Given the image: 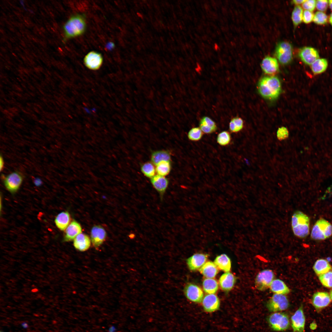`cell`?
<instances>
[{"label":"cell","instance_id":"3","mask_svg":"<svg viewBox=\"0 0 332 332\" xmlns=\"http://www.w3.org/2000/svg\"><path fill=\"white\" fill-rule=\"evenodd\" d=\"M291 225L294 234L299 238H305L309 233L310 219L302 212L297 211L291 218Z\"/></svg>","mask_w":332,"mask_h":332},{"label":"cell","instance_id":"6","mask_svg":"<svg viewBox=\"0 0 332 332\" xmlns=\"http://www.w3.org/2000/svg\"><path fill=\"white\" fill-rule=\"evenodd\" d=\"M275 53L279 61L282 64H289L292 60V46L288 42H282L279 43L276 46Z\"/></svg>","mask_w":332,"mask_h":332},{"label":"cell","instance_id":"7","mask_svg":"<svg viewBox=\"0 0 332 332\" xmlns=\"http://www.w3.org/2000/svg\"><path fill=\"white\" fill-rule=\"evenodd\" d=\"M1 177L5 187L12 193L18 191L23 180L22 175L18 171L12 172L6 176L2 174Z\"/></svg>","mask_w":332,"mask_h":332},{"label":"cell","instance_id":"35","mask_svg":"<svg viewBox=\"0 0 332 332\" xmlns=\"http://www.w3.org/2000/svg\"><path fill=\"white\" fill-rule=\"evenodd\" d=\"M243 127V120L240 117H236L233 118L229 124L230 130L231 132H237L241 131Z\"/></svg>","mask_w":332,"mask_h":332},{"label":"cell","instance_id":"45","mask_svg":"<svg viewBox=\"0 0 332 332\" xmlns=\"http://www.w3.org/2000/svg\"><path fill=\"white\" fill-rule=\"evenodd\" d=\"M108 332H116L117 328L116 326L114 325L110 326L108 329Z\"/></svg>","mask_w":332,"mask_h":332},{"label":"cell","instance_id":"1","mask_svg":"<svg viewBox=\"0 0 332 332\" xmlns=\"http://www.w3.org/2000/svg\"><path fill=\"white\" fill-rule=\"evenodd\" d=\"M259 93L264 98L274 100L278 98L281 91V86L278 78L274 76L265 77L258 85Z\"/></svg>","mask_w":332,"mask_h":332},{"label":"cell","instance_id":"5","mask_svg":"<svg viewBox=\"0 0 332 332\" xmlns=\"http://www.w3.org/2000/svg\"><path fill=\"white\" fill-rule=\"evenodd\" d=\"M270 327L276 331H283L287 329L290 326L289 319L286 314L276 312L269 315L267 318Z\"/></svg>","mask_w":332,"mask_h":332},{"label":"cell","instance_id":"9","mask_svg":"<svg viewBox=\"0 0 332 332\" xmlns=\"http://www.w3.org/2000/svg\"><path fill=\"white\" fill-rule=\"evenodd\" d=\"M275 275L273 272L270 269H265L259 272L255 280L256 288L260 291L266 290L274 280Z\"/></svg>","mask_w":332,"mask_h":332},{"label":"cell","instance_id":"51","mask_svg":"<svg viewBox=\"0 0 332 332\" xmlns=\"http://www.w3.org/2000/svg\"></svg>","mask_w":332,"mask_h":332},{"label":"cell","instance_id":"30","mask_svg":"<svg viewBox=\"0 0 332 332\" xmlns=\"http://www.w3.org/2000/svg\"><path fill=\"white\" fill-rule=\"evenodd\" d=\"M327 66V60L325 58H320L316 60L311 65V68L313 73L316 75L324 72Z\"/></svg>","mask_w":332,"mask_h":332},{"label":"cell","instance_id":"12","mask_svg":"<svg viewBox=\"0 0 332 332\" xmlns=\"http://www.w3.org/2000/svg\"><path fill=\"white\" fill-rule=\"evenodd\" d=\"M293 332H304L305 318L303 305H301L291 318Z\"/></svg>","mask_w":332,"mask_h":332},{"label":"cell","instance_id":"34","mask_svg":"<svg viewBox=\"0 0 332 332\" xmlns=\"http://www.w3.org/2000/svg\"><path fill=\"white\" fill-rule=\"evenodd\" d=\"M303 10L299 6H295L292 13L291 18L295 27L300 24L303 20Z\"/></svg>","mask_w":332,"mask_h":332},{"label":"cell","instance_id":"20","mask_svg":"<svg viewBox=\"0 0 332 332\" xmlns=\"http://www.w3.org/2000/svg\"><path fill=\"white\" fill-rule=\"evenodd\" d=\"M207 259L205 255L196 254L187 259V263L190 270L195 271L201 267L206 263Z\"/></svg>","mask_w":332,"mask_h":332},{"label":"cell","instance_id":"47","mask_svg":"<svg viewBox=\"0 0 332 332\" xmlns=\"http://www.w3.org/2000/svg\"><path fill=\"white\" fill-rule=\"evenodd\" d=\"M34 183L37 185H39L42 183L41 180L39 178H36L34 180Z\"/></svg>","mask_w":332,"mask_h":332},{"label":"cell","instance_id":"10","mask_svg":"<svg viewBox=\"0 0 332 332\" xmlns=\"http://www.w3.org/2000/svg\"><path fill=\"white\" fill-rule=\"evenodd\" d=\"M331 302V299L328 293L324 291H318L313 295L311 302L317 311H320L328 306Z\"/></svg>","mask_w":332,"mask_h":332},{"label":"cell","instance_id":"33","mask_svg":"<svg viewBox=\"0 0 332 332\" xmlns=\"http://www.w3.org/2000/svg\"><path fill=\"white\" fill-rule=\"evenodd\" d=\"M151 162H146L141 166L140 170L142 173L146 177L151 178L155 175L156 168Z\"/></svg>","mask_w":332,"mask_h":332},{"label":"cell","instance_id":"36","mask_svg":"<svg viewBox=\"0 0 332 332\" xmlns=\"http://www.w3.org/2000/svg\"><path fill=\"white\" fill-rule=\"evenodd\" d=\"M318 279L324 287L332 288V270L318 275Z\"/></svg>","mask_w":332,"mask_h":332},{"label":"cell","instance_id":"38","mask_svg":"<svg viewBox=\"0 0 332 332\" xmlns=\"http://www.w3.org/2000/svg\"><path fill=\"white\" fill-rule=\"evenodd\" d=\"M203 133L200 128L194 127L188 132V136L191 140L196 141L200 140L202 137Z\"/></svg>","mask_w":332,"mask_h":332},{"label":"cell","instance_id":"23","mask_svg":"<svg viewBox=\"0 0 332 332\" xmlns=\"http://www.w3.org/2000/svg\"><path fill=\"white\" fill-rule=\"evenodd\" d=\"M199 127L202 132L206 134L213 133L217 129L215 122L208 117H204L201 119Z\"/></svg>","mask_w":332,"mask_h":332},{"label":"cell","instance_id":"27","mask_svg":"<svg viewBox=\"0 0 332 332\" xmlns=\"http://www.w3.org/2000/svg\"><path fill=\"white\" fill-rule=\"evenodd\" d=\"M151 162L155 165L163 161H170L171 156L170 152L167 150H160L155 151L152 153L151 156Z\"/></svg>","mask_w":332,"mask_h":332},{"label":"cell","instance_id":"13","mask_svg":"<svg viewBox=\"0 0 332 332\" xmlns=\"http://www.w3.org/2000/svg\"><path fill=\"white\" fill-rule=\"evenodd\" d=\"M184 292L186 298L192 302L200 303L202 301L203 292L200 287L195 284H187L184 287Z\"/></svg>","mask_w":332,"mask_h":332},{"label":"cell","instance_id":"21","mask_svg":"<svg viewBox=\"0 0 332 332\" xmlns=\"http://www.w3.org/2000/svg\"><path fill=\"white\" fill-rule=\"evenodd\" d=\"M91 245V240L87 235L80 233L73 240V245L77 250L84 251L88 250Z\"/></svg>","mask_w":332,"mask_h":332},{"label":"cell","instance_id":"44","mask_svg":"<svg viewBox=\"0 0 332 332\" xmlns=\"http://www.w3.org/2000/svg\"><path fill=\"white\" fill-rule=\"evenodd\" d=\"M4 161L3 157L2 155L0 157V170L1 171H2L4 167Z\"/></svg>","mask_w":332,"mask_h":332},{"label":"cell","instance_id":"24","mask_svg":"<svg viewBox=\"0 0 332 332\" xmlns=\"http://www.w3.org/2000/svg\"><path fill=\"white\" fill-rule=\"evenodd\" d=\"M271 290L275 294L285 295L290 292V290L285 283L281 279H274L270 287Z\"/></svg>","mask_w":332,"mask_h":332},{"label":"cell","instance_id":"2","mask_svg":"<svg viewBox=\"0 0 332 332\" xmlns=\"http://www.w3.org/2000/svg\"><path fill=\"white\" fill-rule=\"evenodd\" d=\"M63 28L64 41L81 35L85 32L86 28L84 15L77 14L72 16L65 24Z\"/></svg>","mask_w":332,"mask_h":332},{"label":"cell","instance_id":"15","mask_svg":"<svg viewBox=\"0 0 332 332\" xmlns=\"http://www.w3.org/2000/svg\"><path fill=\"white\" fill-rule=\"evenodd\" d=\"M298 56L302 61L308 65H311L319 58L317 50L310 47H305L301 49L298 53Z\"/></svg>","mask_w":332,"mask_h":332},{"label":"cell","instance_id":"28","mask_svg":"<svg viewBox=\"0 0 332 332\" xmlns=\"http://www.w3.org/2000/svg\"><path fill=\"white\" fill-rule=\"evenodd\" d=\"M70 220L69 213L67 211L61 212L56 216L54 222L57 227L61 231H64L69 225Z\"/></svg>","mask_w":332,"mask_h":332},{"label":"cell","instance_id":"14","mask_svg":"<svg viewBox=\"0 0 332 332\" xmlns=\"http://www.w3.org/2000/svg\"><path fill=\"white\" fill-rule=\"evenodd\" d=\"M106 235V231L100 225L93 226L91 230V240L94 247L98 248L105 240Z\"/></svg>","mask_w":332,"mask_h":332},{"label":"cell","instance_id":"4","mask_svg":"<svg viewBox=\"0 0 332 332\" xmlns=\"http://www.w3.org/2000/svg\"><path fill=\"white\" fill-rule=\"evenodd\" d=\"M332 235V225L326 220L321 219L313 226L311 237L315 240H322L330 237Z\"/></svg>","mask_w":332,"mask_h":332},{"label":"cell","instance_id":"46","mask_svg":"<svg viewBox=\"0 0 332 332\" xmlns=\"http://www.w3.org/2000/svg\"><path fill=\"white\" fill-rule=\"evenodd\" d=\"M305 1V0H294L292 1V3L295 5H299L303 3Z\"/></svg>","mask_w":332,"mask_h":332},{"label":"cell","instance_id":"19","mask_svg":"<svg viewBox=\"0 0 332 332\" xmlns=\"http://www.w3.org/2000/svg\"><path fill=\"white\" fill-rule=\"evenodd\" d=\"M81 232V225L76 221L73 220L65 229L63 241L68 242L74 240Z\"/></svg>","mask_w":332,"mask_h":332},{"label":"cell","instance_id":"48","mask_svg":"<svg viewBox=\"0 0 332 332\" xmlns=\"http://www.w3.org/2000/svg\"><path fill=\"white\" fill-rule=\"evenodd\" d=\"M328 2L330 7L331 10H332V0H329Z\"/></svg>","mask_w":332,"mask_h":332},{"label":"cell","instance_id":"18","mask_svg":"<svg viewBox=\"0 0 332 332\" xmlns=\"http://www.w3.org/2000/svg\"><path fill=\"white\" fill-rule=\"evenodd\" d=\"M153 187L158 192L162 198L168 185L169 181L165 176L155 175L150 179Z\"/></svg>","mask_w":332,"mask_h":332},{"label":"cell","instance_id":"39","mask_svg":"<svg viewBox=\"0 0 332 332\" xmlns=\"http://www.w3.org/2000/svg\"><path fill=\"white\" fill-rule=\"evenodd\" d=\"M328 17L324 12L320 11H317L314 15L313 22L318 25L326 24L327 22Z\"/></svg>","mask_w":332,"mask_h":332},{"label":"cell","instance_id":"22","mask_svg":"<svg viewBox=\"0 0 332 332\" xmlns=\"http://www.w3.org/2000/svg\"><path fill=\"white\" fill-rule=\"evenodd\" d=\"M219 281L221 289L224 291H228L233 287L235 278L233 274L228 272L223 274L220 276Z\"/></svg>","mask_w":332,"mask_h":332},{"label":"cell","instance_id":"49","mask_svg":"<svg viewBox=\"0 0 332 332\" xmlns=\"http://www.w3.org/2000/svg\"><path fill=\"white\" fill-rule=\"evenodd\" d=\"M329 21L330 24L332 26V13L330 14Z\"/></svg>","mask_w":332,"mask_h":332},{"label":"cell","instance_id":"29","mask_svg":"<svg viewBox=\"0 0 332 332\" xmlns=\"http://www.w3.org/2000/svg\"><path fill=\"white\" fill-rule=\"evenodd\" d=\"M214 263L219 269L225 272H228L230 270V259L225 254H223L217 256L214 260Z\"/></svg>","mask_w":332,"mask_h":332},{"label":"cell","instance_id":"17","mask_svg":"<svg viewBox=\"0 0 332 332\" xmlns=\"http://www.w3.org/2000/svg\"><path fill=\"white\" fill-rule=\"evenodd\" d=\"M261 67L263 71L268 74H274L279 70L277 60L275 58L269 56L263 58L261 63Z\"/></svg>","mask_w":332,"mask_h":332},{"label":"cell","instance_id":"37","mask_svg":"<svg viewBox=\"0 0 332 332\" xmlns=\"http://www.w3.org/2000/svg\"><path fill=\"white\" fill-rule=\"evenodd\" d=\"M231 140V136L230 133L227 131H223L218 135L217 141V143L222 146H226L228 144Z\"/></svg>","mask_w":332,"mask_h":332},{"label":"cell","instance_id":"42","mask_svg":"<svg viewBox=\"0 0 332 332\" xmlns=\"http://www.w3.org/2000/svg\"><path fill=\"white\" fill-rule=\"evenodd\" d=\"M328 1L326 0H318L316 1V7L320 11L326 10L328 5Z\"/></svg>","mask_w":332,"mask_h":332},{"label":"cell","instance_id":"8","mask_svg":"<svg viewBox=\"0 0 332 332\" xmlns=\"http://www.w3.org/2000/svg\"><path fill=\"white\" fill-rule=\"evenodd\" d=\"M290 305L287 296L284 294H274L268 301L266 306L271 312H276L287 309Z\"/></svg>","mask_w":332,"mask_h":332},{"label":"cell","instance_id":"16","mask_svg":"<svg viewBox=\"0 0 332 332\" xmlns=\"http://www.w3.org/2000/svg\"><path fill=\"white\" fill-rule=\"evenodd\" d=\"M202 305L204 311L212 312L218 310L220 306V301L217 296L214 294L206 295L202 300Z\"/></svg>","mask_w":332,"mask_h":332},{"label":"cell","instance_id":"32","mask_svg":"<svg viewBox=\"0 0 332 332\" xmlns=\"http://www.w3.org/2000/svg\"><path fill=\"white\" fill-rule=\"evenodd\" d=\"M171 165L170 161H163L156 165V171L157 175L165 176L170 172Z\"/></svg>","mask_w":332,"mask_h":332},{"label":"cell","instance_id":"11","mask_svg":"<svg viewBox=\"0 0 332 332\" xmlns=\"http://www.w3.org/2000/svg\"><path fill=\"white\" fill-rule=\"evenodd\" d=\"M103 61V59L101 54L94 51L89 53L84 59V63L85 66L89 69L93 70L100 69Z\"/></svg>","mask_w":332,"mask_h":332},{"label":"cell","instance_id":"31","mask_svg":"<svg viewBox=\"0 0 332 332\" xmlns=\"http://www.w3.org/2000/svg\"><path fill=\"white\" fill-rule=\"evenodd\" d=\"M203 288L204 291L208 294H214L217 291L218 284L217 281L211 278L204 279L203 283Z\"/></svg>","mask_w":332,"mask_h":332},{"label":"cell","instance_id":"43","mask_svg":"<svg viewBox=\"0 0 332 332\" xmlns=\"http://www.w3.org/2000/svg\"><path fill=\"white\" fill-rule=\"evenodd\" d=\"M314 17V14L312 12L305 10L303 12V20L305 23H309L313 20Z\"/></svg>","mask_w":332,"mask_h":332},{"label":"cell","instance_id":"50","mask_svg":"<svg viewBox=\"0 0 332 332\" xmlns=\"http://www.w3.org/2000/svg\"><path fill=\"white\" fill-rule=\"evenodd\" d=\"M330 299H331V300L332 301V290H330Z\"/></svg>","mask_w":332,"mask_h":332},{"label":"cell","instance_id":"41","mask_svg":"<svg viewBox=\"0 0 332 332\" xmlns=\"http://www.w3.org/2000/svg\"><path fill=\"white\" fill-rule=\"evenodd\" d=\"M316 1L315 0H308L302 3V7L305 10L311 12L314 10L316 6Z\"/></svg>","mask_w":332,"mask_h":332},{"label":"cell","instance_id":"26","mask_svg":"<svg viewBox=\"0 0 332 332\" xmlns=\"http://www.w3.org/2000/svg\"><path fill=\"white\" fill-rule=\"evenodd\" d=\"M200 273L208 278L215 277L218 272V270L215 264L211 261L206 262L200 268Z\"/></svg>","mask_w":332,"mask_h":332},{"label":"cell","instance_id":"25","mask_svg":"<svg viewBox=\"0 0 332 332\" xmlns=\"http://www.w3.org/2000/svg\"><path fill=\"white\" fill-rule=\"evenodd\" d=\"M313 268L315 274L318 275L332 270V267L329 262L323 259L317 260L315 262Z\"/></svg>","mask_w":332,"mask_h":332},{"label":"cell","instance_id":"40","mask_svg":"<svg viewBox=\"0 0 332 332\" xmlns=\"http://www.w3.org/2000/svg\"><path fill=\"white\" fill-rule=\"evenodd\" d=\"M289 136V132L287 128L282 126L279 128L277 132V137L280 141L287 139Z\"/></svg>","mask_w":332,"mask_h":332}]
</instances>
